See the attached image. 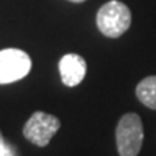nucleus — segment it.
<instances>
[{"mask_svg":"<svg viewBox=\"0 0 156 156\" xmlns=\"http://www.w3.org/2000/svg\"><path fill=\"white\" fill-rule=\"evenodd\" d=\"M132 23V13L124 3L119 0H110L100 7L97 13V28L104 36L119 38Z\"/></svg>","mask_w":156,"mask_h":156,"instance_id":"obj_1","label":"nucleus"},{"mask_svg":"<svg viewBox=\"0 0 156 156\" xmlns=\"http://www.w3.org/2000/svg\"><path fill=\"white\" fill-rule=\"evenodd\" d=\"M116 143L120 156H137L143 143V124L136 113H127L119 120Z\"/></svg>","mask_w":156,"mask_h":156,"instance_id":"obj_2","label":"nucleus"},{"mask_svg":"<svg viewBox=\"0 0 156 156\" xmlns=\"http://www.w3.org/2000/svg\"><path fill=\"white\" fill-rule=\"evenodd\" d=\"M59 127L61 122L58 117L44 112H35L23 126V136L30 143L44 147L51 142Z\"/></svg>","mask_w":156,"mask_h":156,"instance_id":"obj_3","label":"nucleus"},{"mask_svg":"<svg viewBox=\"0 0 156 156\" xmlns=\"http://www.w3.org/2000/svg\"><path fill=\"white\" fill-rule=\"evenodd\" d=\"M32 68L29 55L22 49L7 48L0 51V84H10L25 78Z\"/></svg>","mask_w":156,"mask_h":156,"instance_id":"obj_4","label":"nucleus"},{"mask_svg":"<svg viewBox=\"0 0 156 156\" xmlns=\"http://www.w3.org/2000/svg\"><path fill=\"white\" fill-rule=\"evenodd\" d=\"M87 73V64L81 55L67 54L59 61V74L67 87H75L81 83Z\"/></svg>","mask_w":156,"mask_h":156,"instance_id":"obj_5","label":"nucleus"},{"mask_svg":"<svg viewBox=\"0 0 156 156\" xmlns=\"http://www.w3.org/2000/svg\"><path fill=\"white\" fill-rule=\"evenodd\" d=\"M136 95L142 104L156 110V75L143 78L136 87Z\"/></svg>","mask_w":156,"mask_h":156,"instance_id":"obj_6","label":"nucleus"},{"mask_svg":"<svg viewBox=\"0 0 156 156\" xmlns=\"http://www.w3.org/2000/svg\"><path fill=\"white\" fill-rule=\"evenodd\" d=\"M0 156H15V152L12 149V146L6 143V140L3 139V134L0 132Z\"/></svg>","mask_w":156,"mask_h":156,"instance_id":"obj_7","label":"nucleus"},{"mask_svg":"<svg viewBox=\"0 0 156 156\" xmlns=\"http://www.w3.org/2000/svg\"><path fill=\"white\" fill-rule=\"evenodd\" d=\"M69 2H74V3H81V2H85V0H69Z\"/></svg>","mask_w":156,"mask_h":156,"instance_id":"obj_8","label":"nucleus"}]
</instances>
